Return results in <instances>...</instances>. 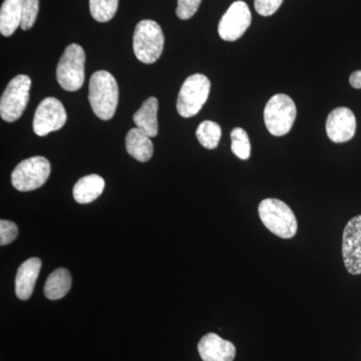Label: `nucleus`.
Returning <instances> with one entry per match:
<instances>
[{
  "label": "nucleus",
  "mask_w": 361,
  "mask_h": 361,
  "mask_svg": "<svg viewBox=\"0 0 361 361\" xmlns=\"http://www.w3.org/2000/svg\"><path fill=\"white\" fill-rule=\"evenodd\" d=\"M89 101L97 118L109 121L115 116L118 103L116 78L106 71H97L90 80Z\"/></svg>",
  "instance_id": "1"
},
{
  "label": "nucleus",
  "mask_w": 361,
  "mask_h": 361,
  "mask_svg": "<svg viewBox=\"0 0 361 361\" xmlns=\"http://www.w3.org/2000/svg\"><path fill=\"white\" fill-rule=\"evenodd\" d=\"M259 217L265 227L282 239H291L296 235L297 220L290 207L278 199L268 198L258 207Z\"/></svg>",
  "instance_id": "2"
},
{
  "label": "nucleus",
  "mask_w": 361,
  "mask_h": 361,
  "mask_svg": "<svg viewBox=\"0 0 361 361\" xmlns=\"http://www.w3.org/2000/svg\"><path fill=\"white\" fill-rule=\"evenodd\" d=\"M165 37L161 26L156 21L145 20L135 26L134 33V52L142 63H156L163 52Z\"/></svg>",
  "instance_id": "3"
},
{
  "label": "nucleus",
  "mask_w": 361,
  "mask_h": 361,
  "mask_svg": "<svg viewBox=\"0 0 361 361\" xmlns=\"http://www.w3.org/2000/svg\"><path fill=\"white\" fill-rule=\"evenodd\" d=\"M296 114V106L290 97L275 94L264 109V123L268 132L275 137L288 134L295 122Z\"/></svg>",
  "instance_id": "4"
},
{
  "label": "nucleus",
  "mask_w": 361,
  "mask_h": 361,
  "mask_svg": "<svg viewBox=\"0 0 361 361\" xmlns=\"http://www.w3.org/2000/svg\"><path fill=\"white\" fill-rule=\"evenodd\" d=\"M85 54L80 45L73 44L66 47L56 68V80L63 90L75 92L85 82Z\"/></svg>",
  "instance_id": "5"
},
{
  "label": "nucleus",
  "mask_w": 361,
  "mask_h": 361,
  "mask_svg": "<svg viewBox=\"0 0 361 361\" xmlns=\"http://www.w3.org/2000/svg\"><path fill=\"white\" fill-rule=\"evenodd\" d=\"M211 82L206 75L201 73L191 75L180 87L177 101V111L183 118H192L203 108L209 94Z\"/></svg>",
  "instance_id": "6"
},
{
  "label": "nucleus",
  "mask_w": 361,
  "mask_h": 361,
  "mask_svg": "<svg viewBox=\"0 0 361 361\" xmlns=\"http://www.w3.org/2000/svg\"><path fill=\"white\" fill-rule=\"evenodd\" d=\"M32 80L28 75H20L7 85L0 99V116L6 122L13 123L23 116L28 101Z\"/></svg>",
  "instance_id": "7"
},
{
  "label": "nucleus",
  "mask_w": 361,
  "mask_h": 361,
  "mask_svg": "<svg viewBox=\"0 0 361 361\" xmlns=\"http://www.w3.org/2000/svg\"><path fill=\"white\" fill-rule=\"evenodd\" d=\"M51 170V163L44 157H32L16 166L11 174V183L18 191H33L44 185Z\"/></svg>",
  "instance_id": "8"
},
{
  "label": "nucleus",
  "mask_w": 361,
  "mask_h": 361,
  "mask_svg": "<svg viewBox=\"0 0 361 361\" xmlns=\"http://www.w3.org/2000/svg\"><path fill=\"white\" fill-rule=\"evenodd\" d=\"M68 115L63 104L56 97H47L37 106L33 118V132L39 137L61 130L66 125Z\"/></svg>",
  "instance_id": "9"
},
{
  "label": "nucleus",
  "mask_w": 361,
  "mask_h": 361,
  "mask_svg": "<svg viewBox=\"0 0 361 361\" xmlns=\"http://www.w3.org/2000/svg\"><path fill=\"white\" fill-rule=\"evenodd\" d=\"M251 21V11L246 2L235 1L221 18L218 27L221 39L226 42L239 39L248 30Z\"/></svg>",
  "instance_id": "10"
},
{
  "label": "nucleus",
  "mask_w": 361,
  "mask_h": 361,
  "mask_svg": "<svg viewBox=\"0 0 361 361\" xmlns=\"http://www.w3.org/2000/svg\"><path fill=\"white\" fill-rule=\"evenodd\" d=\"M342 257L348 273L361 274V215L353 217L344 228Z\"/></svg>",
  "instance_id": "11"
},
{
  "label": "nucleus",
  "mask_w": 361,
  "mask_h": 361,
  "mask_svg": "<svg viewBox=\"0 0 361 361\" xmlns=\"http://www.w3.org/2000/svg\"><path fill=\"white\" fill-rule=\"evenodd\" d=\"M327 135L334 142L350 141L355 135L356 118L355 114L348 108L341 106L329 114L326 123Z\"/></svg>",
  "instance_id": "12"
},
{
  "label": "nucleus",
  "mask_w": 361,
  "mask_h": 361,
  "mask_svg": "<svg viewBox=\"0 0 361 361\" xmlns=\"http://www.w3.org/2000/svg\"><path fill=\"white\" fill-rule=\"evenodd\" d=\"M198 351L203 361H233L236 356L234 344L216 334H208L202 337Z\"/></svg>",
  "instance_id": "13"
},
{
  "label": "nucleus",
  "mask_w": 361,
  "mask_h": 361,
  "mask_svg": "<svg viewBox=\"0 0 361 361\" xmlns=\"http://www.w3.org/2000/svg\"><path fill=\"white\" fill-rule=\"evenodd\" d=\"M42 265L39 258L33 257L26 260L18 268L16 277V294L20 300H27L32 297Z\"/></svg>",
  "instance_id": "14"
},
{
  "label": "nucleus",
  "mask_w": 361,
  "mask_h": 361,
  "mask_svg": "<svg viewBox=\"0 0 361 361\" xmlns=\"http://www.w3.org/2000/svg\"><path fill=\"white\" fill-rule=\"evenodd\" d=\"M126 148L130 157L142 163L148 161L154 153L153 142L149 135L139 128H134L128 133Z\"/></svg>",
  "instance_id": "15"
},
{
  "label": "nucleus",
  "mask_w": 361,
  "mask_h": 361,
  "mask_svg": "<svg viewBox=\"0 0 361 361\" xmlns=\"http://www.w3.org/2000/svg\"><path fill=\"white\" fill-rule=\"evenodd\" d=\"M158 99L149 97L134 115V123L140 130L146 133L149 137L158 135Z\"/></svg>",
  "instance_id": "16"
},
{
  "label": "nucleus",
  "mask_w": 361,
  "mask_h": 361,
  "mask_svg": "<svg viewBox=\"0 0 361 361\" xmlns=\"http://www.w3.org/2000/svg\"><path fill=\"white\" fill-rule=\"evenodd\" d=\"M104 180L99 175H89L78 180L73 187V198L80 204H89L103 193Z\"/></svg>",
  "instance_id": "17"
},
{
  "label": "nucleus",
  "mask_w": 361,
  "mask_h": 361,
  "mask_svg": "<svg viewBox=\"0 0 361 361\" xmlns=\"http://www.w3.org/2000/svg\"><path fill=\"white\" fill-rule=\"evenodd\" d=\"M23 0H4L0 9V32L11 37L21 25Z\"/></svg>",
  "instance_id": "18"
},
{
  "label": "nucleus",
  "mask_w": 361,
  "mask_h": 361,
  "mask_svg": "<svg viewBox=\"0 0 361 361\" xmlns=\"http://www.w3.org/2000/svg\"><path fill=\"white\" fill-rule=\"evenodd\" d=\"M71 287L70 272L65 268H59L47 278L44 294L49 300H59L68 293Z\"/></svg>",
  "instance_id": "19"
},
{
  "label": "nucleus",
  "mask_w": 361,
  "mask_h": 361,
  "mask_svg": "<svg viewBox=\"0 0 361 361\" xmlns=\"http://www.w3.org/2000/svg\"><path fill=\"white\" fill-rule=\"evenodd\" d=\"M197 139L204 148L214 149L217 148L222 135V130L217 123L212 121H204L199 125L196 132Z\"/></svg>",
  "instance_id": "20"
},
{
  "label": "nucleus",
  "mask_w": 361,
  "mask_h": 361,
  "mask_svg": "<svg viewBox=\"0 0 361 361\" xmlns=\"http://www.w3.org/2000/svg\"><path fill=\"white\" fill-rule=\"evenodd\" d=\"M118 0H90V11L94 20L108 23L118 11Z\"/></svg>",
  "instance_id": "21"
},
{
  "label": "nucleus",
  "mask_w": 361,
  "mask_h": 361,
  "mask_svg": "<svg viewBox=\"0 0 361 361\" xmlns=\"http://www.w3.org/2000/svg\"><path fill=\"white\" fill-rule=\"evenodd\" d=\"M231 149L241 160H248L251 155V142L248 134L242 128H235L231 132Z\"/></svg>",
  "instance_id": "22"
},
{
  "label": "nucleus",
  "mask_w": 361,
  "mask_h": 361,
  "mask_svg": "<svg viewBox=\"0 0 361 361\" xmlns=\"http://www.w3.org/2000/svg\"><path fill=\"white\" fill-rule=\"evenodd\" d=\"M39 0H23V21L21 28L23 30H30L37 20L39 14Z\"/></svg>",
  "instance_id": "23"
},
{
  "label": "nucleus",
  "mask_w": 361,
  "mask_h": 361,
  "mask_svg": "<svg viewBox=\"0 0 361 361\" xmlns=\"http://www.w3.org/2000/svg\"><path fill=\"white\" fill-rule=\"evenodd\" d=\"M202 0H178V6L176 9L178 18L180 20H190L198 11Z\"/></svg>",
  "instance_id": "24"
},
{
  "label": "nucleus",
  "mask_w": 361,
  "mask_h": 361,
  "mask_svg": "<svg viewBox=\"0 0 361 361\" xmlns=\"http://www.w3.org/2000/svg\"><path fill=\"white\" fill-rule=\"evenodd\" d=\"M18 228L11 221H0V245L6 246L13 243L18 238Z\"/></svg>",
  "instance_id": "25"
},
{
  "label": "nucleus",
  "mask_w": 361,
  "mask_h": 361,
  "mask_svg": "<svg viewBox=\"0 0 361 361\" xmlns=\"http://www.w3.org/2000/svg\"><path fill=\"white\" fill-rule=\"evenodd\" d=\"M283 0H254V6L260 16H270L276 13Z\"/></svg>",
  "instance_id": "26"
},
{
  "label": "nucleus",
  "mask_w": 361,
  "mask_h": 361,
  "mask_svg": "<svg viewBox=\"0 0 361 361\" xmlns=\"http://www.w3.org/2000/svg\"><path fill=\"white\" fill-rule=\"evenodd\" d=\"M349 82L355 89H361V71H356L349 78Z\"/></svg>",
  "instance_id": "27"
}]
</instances>
